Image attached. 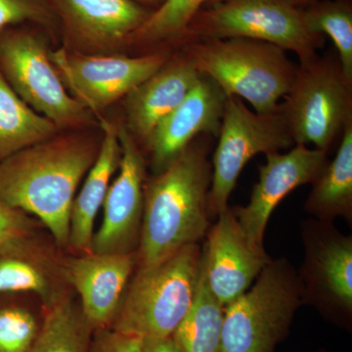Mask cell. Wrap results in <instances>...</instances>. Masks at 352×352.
<instances>
[{
    "mask_svg": "<svg viewBox=\"0 0 352 352\" xmlns=\"http://www.w3.org/2000/svg\"><path fill=\"white\" fill-rule=\"evenodd\" d=\"M183 55L226 96L239 97L261 113L278 111L298 69L283 48L256 39L190 41Z\"/></svg>",
    "mask_w": 352,
    "mask_h": 352,
    "instance_id": "cell-3",
    "label": "cell"
},
{
    "mask_svg": "<svg viewBox=\"0 0 352 352\" xmlns=\"http://www.w3.org/2000/svg\"><path fill=\"white\" fill-rule=\"evenodd\" d=\"M200 244L186 245L161 263L136 267L111 329L142 340L173 337L195 298Z\"/></svg>",
    "mask_w": 352,
    "mask_h": 352,
    "instance_id": "cell-4",
    "label": "cell"
},
{
    "mask_svg": "<svg viewBox=\"0 0 352 352\" xmlns=\"http://www.w3.org/2000/svg\"><path fill=\"white\" fill-rule=\"evenodd\" d=\"M56 129L14 91L0 71V162L47 140Z\"/></svg>",
    "mask_w": 352,
    "mask_h": 352,
    "instance_id": "cell-22",
    "label": "cell"
},
{
    "mask_svg": "<svg viewBox=\"0 0 352 352\" xmlns=\"http://www.w3.org/2000/svg\"><path fill=\"white\" fill-rule=\"evenodd\" d=\"M132 1H134L135 3L139 4V6L144 7V8L148 9V10L154 12L156 9L159 8V7L162 6V3H163L164 0H132Z\"/></svg>",
    "mask_w": 352,
    "mask_h": 352,
    "instance_id": "cell-32",
    "label": "cell"
},
{
    "mask_svg": "<svg viewBox=\"0 0 352 352\" xmlns=\"http://www.w3.org/2000/svg\"><path fill=\"white\" fill-rule=\"evenodd\" d=\"M298 271L271 259L245 293L224 307L222 352H274L302 307Z\"/></svg>",
    "mask_w": 352,
    "mask_h": 352,
    "instance_id": "cell-6",
    "label": "cell"
},
{
    "mask_svg": "<svg viewBox=\"0 0 352 352\" xmlns=\"http://www.w3.org/2000/svg\"><path fill=\"white\" fill-rule=\"evenodd\" d=\"M0 71L28 105L56 126L83 119L87 108L66 91L43 39L29 30L16 25L0 34Z\"/></svg>",
    "mask_w": 352,
    "mask_h": 352,
    "instance_id": "cell-9",
    "label": "cell"
},
{
    "mask_svg": "<svg viewBox=\"0 0 352 352\" xmlns=\"http://www.w3.org/2000/svg\"><path fill=\"white\" fill-rule=\"evenodd\" d=\"M41 321L30 308L0 298V352H27Z\"/></svg>",
    "mask_w": 352,
    "mask_h": 352,
    "instance_id": "cell-27",
    "label": "cell"
},
{
    "mask_svg": "<svg viewBox=\"0 0 352 352\" xmlns=\"http://www.w3.org/2000/svg\"><path fill=\"white\" fill-rule=\"evenodd\" d=\"M279 109L295 145L328 152L352 122V82L340 62L317 56L300 63Z\"/></svg>",
    "mask_w": 352,
    "mask_h": 352,
    "instance_id": "cell-7",
    "label": "cell"
},
{
    "mask_svg": "<svg viewBox=\"0 0 352 352\" xmlns=\"http://www.w3.org/2000/svg\"><path fill=\"white\" fill-rule=\"evenodd\" d=\"M71 39L105 47L129 41L151 15L132 0H50Z\"/></svg>",
    "mask_w": 352,
    "mask_h": 352,
    "instance_id": "cell-17",
    "label": "cell"
},
{
    "mask_svg": "<svg viewBox=\"0 0 352 352\" xmlns=\"http://www.w3.org/2000/svg\"><path fill=\"white\" fill-rule=\"evenodd\" d=\"M201 247V265L208 288L223 307L245 293L271 258L254 249L232 208L217 215Z\"/></svg>",
    "mask_w": 352,
    "mask_h": 352,
    "instance_id": "cell-14",
    "label": "cell"
},
{
    "mask_svg": "<svg viewBox=\"0 0 352 352\" xmlns=\"http://www.w3.org/2000/svg\"><path fill=\"white\" fill-rule=\"evenodd\" d=\"M57 21L50 0H0V34L25 23L51 27Z\"/></svg>",
    "mask_w": 352,
    "mask_h": 352,
    "instance_id": "cell-28",
    "label": "cell"
},
{
    "mask_svg": "<svg viewBox=\"0 0 352 352\" xmlns=\"http://www.w3.org/2000/svg\"><path fill=\"white\" fill-rule=\"evenodd\" d=\"M200 74L182 55L138 85L126 96L127 122L131 131L149 142L157 127L195 87Z\"/></svg>",
    "mask_w": 352,
    "mask_h": 352,
    "instance_id": "cell-18",
    "label": "cell"
},
{
    "mask_svg": "<svg viewBox=\"0 0 352 352\" xmlns=\"http://www.w3.org/2000/svg\"><path fill=\"white\" fill-rule=\"evenodd\" d=\"M224 307L208 288L201 266L193 305L171 339L182 352H222Z\"/></svg>",
    "mask_w": 352,
    "mask_h": 352,
    "instance_id": "cell-24",
    "label": "cell"
},
{
    "mask_svg": "<svg viewBox=\"0 0 352 352\" xmlns=\"http://www.w3.org/2000/svg\"><path fill=\"white\" fill-rule=\"evenodd\" d=\"M242 38L296 53L300 63L315 59L324 36L308 29L303 9L288 0H210L190 21L179 41Z\"/></svg>",
    "mask_w": 352,
    "mask_h": 352,
    "instance_id": "cell-5",
    "label": "cell"
},
{
    "mask_svg": "<svg viewBox=\"0 0 352 352\" xmlns=\"http://www.w3.org/2000/svg\"><path fill=\"white\" fill-rule=\"evenodd\" d=\"M97 153L80 140L43 141L0 162V198L34 215L59 247L69 248V217L76 190Z\"/></svg>",
    "mask_w": 352,
    "mask_h": 352,
    "instance_id": "cell-2",
    "label": "cell"
},
{
    "mask_svg": "<svg viewBox=\"0 0 352 352\" xmlns=\"http://www.w3.org/2000/svg\"><path fill=\"white\" fill-rule=\"evenodd\" d=\"M51 61L62 82L85 108L99 111L126 97L166 63L161 54L140 57L83 56L55 51Z\"/></svg>",
    "mask_w": 352,
    "mask_h": 352,
    "instance_id": "cell-11",
    "label": "cell"
},
{
    "mask_svg": "<svg viewBox=\"0 0 352 352\" xmlns=\"http://www.w3.org/2000/svg\"><path fill=\"white\" fill-rule=\"evenodd\" d=\"M60 261L36 237L0 250V298L34 294L44 307L56 302L67 294Z\"/></svg>",
    "mask_w": 352,
    "mask_h": 352,
    "instance_id": "cell-19",
    "label": "cell"
},
{
    "mask_svg": "<svg viewBox=\"0 0 352 352\" xmlns=\"http://www.w3.org/2000/svg\"><path fill=\"white\" fill-rule=\"evenodd\" d=\"M217 138L208 199L210 217H217L229 207L238 178L252 157L295 146L280 109L273 113H256L236 96H227Z\"/></svg>",
    "mask_w": 352,
    "mask_h": 352,
    "instance_id": "cell-8",
    "label": "cell"
},
{
    "mask_svg": "<svg viewBox=\"0 0 352 352\" xmlns=\"http://www.w3.org/2000/svg\"><path fill=\"white\" fill-rule=\"evenodd\" d=\"M210 0H164L129 41L152 44L179 41L190 21Z\"/></svg>",
    "mask_w": 352,
    "mask_h": 352,
    "instance_id": "cell-26",
    "label": "cell"
},
{
    "mask_svg": "<svg viewBox=\"0 0 352 352\" xmlns=\"http://www.w3.org/2000/svg\"><path fill=\"white\" fill-rule=\"evenodd\" d=\"M226 98L214 80L200 76L195 87L160 124L147 143L156 175L179 156L197 136H219Z\"/></svg>",
    "mask_w": 352,
    "mask_h": 352,
    "instance_id": "cell-16",
    "label": "cell"
},
{
    "mask_svg": "<svg viewBox=\"0 0 352 352\" xmlns=\"http://www.w3.org/2000/svg\"><path fill=\"white\" fill-rule=\"evenodd\" d=\"M308 29L326 34L333 41L340 68L352 82V2L351 0H317L303 9Z\"/></svg>",
    "mask_w": 352,
    "mask_h": 352,
    "instance_id": "cell-25",
    "label": "cell"
},
{
    "mask_svg": "<svg viewBox=\"0 0 352 352\" xmlns=\"http://www.w3.org/2000/svg\"><path fill=\"white\" fill-rule=\"evenodd\" d=\"M103 129L105 135L100 149L72 207L69 248L76 254L91 252L95 220L103 207L111 178L119 168L122 156L119 129L106 122H103Z\"/></svg>",
    "mask_w": 352,
    "mask_h": 352,
    "instance_id": "cell-20",
    "label": "cell"
},
{
    "mask_svg": "<svg viewBox=\"0 0 352 352\" xmlns=\"http://www.w3.org/2000/svg\"><path fill=\"white\" fill-rule=\"evenodd\" d=\"M288 1L291 2L293 6L298 7V8L305 9L307 6H311L314 2H316L317 0H288Z\"/></svg>",
    "mask_w": 352,
    "mask_h": 352,
    "instance_id": "cell-33",
    "label": "cell"
},
{
    "mask_svg": "<svg viewBox=\"0 0 352 352\" xmlns=\"http://www.w3.org/2000/svg\"><path fill=\"white\" fill-rule=\"evenodd\" d=\"M92 333L80 305L65 294L44 307L38 336L27 352H88Z\"/></svg>",
    "mask_w": 352,
    "mask_h": 352,
    "instance_id": "cell-23",
    "label": "cell"
},
{
    "mask_svg": "<svg viewBox=\"0 0 352 352\" xmlns=\"http://www.w3.org/2000/svg\"><path fill=\"white\" fill-rule=\"evenodd\" d=\"M327 152L295 145L288 153L266 155L258 166V182L249 204L232 208L233 214L254 249L264 252V234L275 208L292 191L311 184L328 164Z\"/></svg>",
    "mask_w": 352,
    "mask_h": 352,
    "instance_id": "cell-12",
    "label": "cell"
},
{
    "mask_svg": "<svg viewBox=\"0 0 352 352\" xmlns=\"http://www.w3.org/2000/svg\"><path fill=\"white\" fill-rule=\"evenodd\" d=\"M122 156L120 173L110 185L103 204V219L94 233L91 252H136L144 207L145 161L126 129H119Z\"/></svg>",
    "mask_w": 352,
    "mask_h": 352,
    "instance_id": "cell-13",
    "label": "cell"
},
{
    "mask_svg": "<svg viewBox=\"0 0 352 352\" xmlns=\"http://www.w3.org/2000/svg\"><path fill=\"white\" fill-rule=\"evenodd\" d=\"M300 235L305 256L298 272L303 305L336 321L352 316V236L331 221L308 219Z\"/></svg>",
    "mask_w": 352,
    "mask_h": 352,
    "instance_id": "cell-10",
    "label": "cell"
},
{
    "mask_svg": "<svg viewBox=\"0 0 352 352\" xmlns=\"http://www.w3.org/2000/svg\"><path fill=\"white\" fill-rule=\"evenodd\" d=\"M65 282L80 298L92 331L110 328L136 267V252L76 254L61 258Z\"/></svg>",
    "mask_w": 352,
    "mask_h": 352,
    "instance_id": "cell-15",
    "label": "cell"
},
{
    "mask_svg": "<svg viewBox=\"0 0 352 352\" xmlns=\"http://www.w3.org/2000/svg\"><path fill=\"white\" fill-rule=\"evenodd\" d=\"M144 340L145 352H182L171 338Z\"/></svg>",
    "mask_w": 352,
    "mask_h": 352,
    "instance_id": "cell-31",
    "label": "cell"
},
{
    "mask_svg": "<svg viewBox=\"0 0 352 352\" xmlns=\"http://www.w3.org/2000/svg\"><path fill=\"white\" fill-rule=\"evenodd\" d=\"M32 219L0 198V250L36 237V224Z\"/></svg>",
    "mask_w": 352,
    "mask_h": 352,
    "instance_id": "cell-29",
    "label": "cell"
},
{
    "mask_svg": "<svg viewBox=\"0 0 352 352\" xmlns=\"http://www.w3.org/2000/svg\"><path fill=\"white\" fill-rule=\"evenodd\" d=\"M305 203V212L312 219L331 221L342 217L352 222V122L340 138V144L332 162H328Z\"/></svg>",
    "mask_w": 352,
    "mask_h": 352,
    "instance_id": "cell-21",
    "label": "cell"
},
{
    "mask_svg": "<svg viewBox=\"0 0 352 352\" xmlns=\"http://www.w3.org/2000/svg\"><path fill=\"white\" fill-rule=\"evenodd\" d=\"M203 140L192 141L144 185V207L136 267L153 265L192 244L210 229L208 199L212 166Z\"/></svg>",
    "mask_w": 352,
    "mask_h": 352,
    "instance_id": "cell-1",
    "label": "cell"
},
{
    "mask_svg": "<svg viewBox=\"0 0 352 352\" xmlns=\"http://www.w3.org/2000/svg\"><path fill=\"white\" fill-rule=\"evenodd\" d=\"M88 352H145L144 340L106 328L94 331Z\"/></svg>",
    "mask_w": 352,
    "mask_h": 352,
    "instance_id": "cell-30",
    "label": "cell"
}]
</instances>
